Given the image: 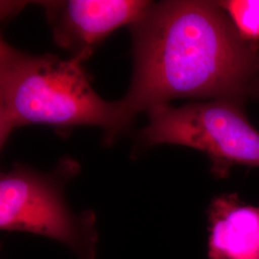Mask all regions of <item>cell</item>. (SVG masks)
<instances>
[{"label":"cell","instance_id":"cell-7","mask_svg":"<svg viewBox=\"0 0 259 259\" xmlns=\"http://www.w3.org/2000/svg\"><path fill=\"white\" fill-rule=\"evenodd\" d=\"M232 19L242 37L254 42L259 39V0L217 1Z\"/></svg>","mask_w":259,"mask_h":259},{"label":"cell","instance_id":"cell-6","mask_svg":"<svg viewBox=\"0 0 259 259\" xmlns=\"http://www.w3.org/2000/svg\"><path fill=\"white\" fill-rule=\"evenodd\" d=\"M208 231L209 259H259V206L221 195L208 208Z\"/></svg>","mask_w":259,"mask_h":259},{"label":"cell","instance_id":"cell-5","mask_svg":"<svg viewBox=\"0 0 259 259\" xmlns=\"http://www.w3.org/2000/svg\"><path fill=\"white\" fill-rule=\"evenodd\" d=\"M56 44L88 60L96 47L124 25H132L152 2L144 0L39 1Z\"/></svg>","mask_w":259,"mask_h":259},{"label":"cell","instance_id":"cell-4","mask_svg":"<svg viewBox=\"0 0 259 259\" xmlns=\"http://www.w3.org/2000/svg\"><path fill=\"white\" fill-rule=\"evenodd\" d=\"M140 132L148 146L174 144L203 152L219 178L234 165L259 167V132L242 109L241 99H215L182 107L161 104L148 111Z\"/></svg>","mask_w":259,"mask_h":259},{"label":"cell","instance_id":"cell-1","mask_svg":"<svg viewBox=\"0 0 259 259\" xmlns=\"http://www.w3.org/2000/svg\"><path fill=\"white\" fill-rule=\"evenodd\" d=\"M135 70L118 101L127 124L178 98L243 99L259 83V47L212 1L151 3L131 25Z\"/></svg>","mask_w":259,"mask_h":259},{"label":"cell","instance_id":"cell-3","mask_svg":"<svg viewBox=\"0 0 259 259\" xmlns=\"http://www.w3.org/2000/svg\"><path fill=\"white\" fill-rule=\"evenodd\" d=\"M77 165L65 161L54 173L45 174L21 164L0 179V228L26 232L64 244L78 259H95L98 232L93 212L71 211L65 203V183Z\"/></svg>","mask_w":259,"mask_h":259},{"label":"cell","instance_id":"cell-8","mask_svg":"<svg viewBox=\"0 0 259 259\" xmlns=\"http://www.w3.org/2000/svg\"><path fill=\"white\" fill-rule=\"evenodd\" d=\"M250 94H252L253 96H256L259 99V83H257V84L253 88V90H252V92H251Z\"/></svg>","mask_w":259,"mask_h":259},{"label":"cell","instance_id":"cell-2","mask_svg":"<svg viewBox=\"0 0 259 259\" xmlns=\"http://www.w3.org/2000/svg\"><path fill=\"white\" fill-rule=\"evenodd\" d=\"M82 63L73 57L29 55L1 39V148L15 130L32 124L100 127L108 141L128 126L118 101L108 102L95 93Z\"/></svg>","mask_w":259,"mask_h":259}]
</instances>
